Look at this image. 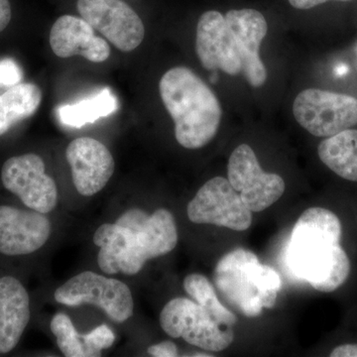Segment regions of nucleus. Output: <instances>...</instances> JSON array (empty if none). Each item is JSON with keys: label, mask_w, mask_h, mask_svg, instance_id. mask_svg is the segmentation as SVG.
<instances>
[{"label": "nucleus", "mask_w": 357, "mask_h": 357, "mask_svg": "<svg viewBox=\"0 0 357 357\" xmlns=\"http://www.w3.org/2000/svg\"><path fill=\"white\" fill-rule=\"evenodd\" d=\"M337 70V75H338V76H342V75L347 74L349 69H347V67H345L344 65H342L340 66V67L337 68V70Z\"/></svg>", "instance_id": "c756f323"}, {"label": "nucleus", "mask_w": 357, "mask_h": 357, "mask_svg": "<svg viewBox=\"0 0 357 357\" xmlns=\"http://www.w3.org/2000/svg\"><path fill=\"white\" fill-rule=\"evenodd\" d=\"M42 102L41 89L35 84L21 83L0 96V136L14 124L32 116Z\"/></svg>", "instance_id": "6ab92c4d"}, {"label": "nucleus", "mask_w": 357, "mask_h": 357, "mask_svg": "<svg viewBox=\"0 0 357 357\" xmlns=\"http://www.w3.org/2000/svg\"><path fill=\"white\" fill-rule=\"evenodd\" d=\"M296 121L317 137H330L357 124V100L319 89L301 91L293 103Z\"/></svg>", "instance_id": "39448f33"}, {"label": "nucleus", "mask_w": 357, "mask_h": 357, "mask_svg": "<svg viewBox=\"0 0 357 357\" xmlns=\"http://www.w3.org/2000/svg\"><path fill=\"white\" fill-rule=\"evenodd\" d=\"M342 223L333 211L311 208L294 225L287 262L296 276L312 288L331 293L351 273V261L340 244Z\"/></svg>", "instance_id": "f03ea898"}, {"label": "nucleus", "mask_w": 357, "mask_h": 357, "mask_svg": "<svg viewBox=\"0 0 357 357\" xmlns=\"http://www.w3.org/2000/svg\"><path fill=\"white\" fill-rule=\"evenodd\" d=\"M54 297L65 306L89 304L100 307L116 323H123L133 314V297L128 286L91 271L70 278L56 290Z\"/></svg>", "instance_id": "423d86ee"}, {"label": "nucleus", "mask_w": 357, "mask_h": 357, "mask_svg": "<svg viewBox=\"0 0 357 357\" xmlns=\"http://www.w3.org/2000/svg\"><path fill=\"white\" fill-rule=\"evenodd\" d=\"M196 51L204 69L222 70L229 76L241 73V62L236 39L225 15L208 10L197 26Z\"/></svg>", "instance_id": "f8f14e48"}, {"label": "nucleus", "mask_w": 357, "mask_h": 357, "mask_svg": "<svg viewBox=\"0 0 357 357\" xmlns=\"http://www.w3.org/2000/svg\"><path fill=\"white\" fill-rule=\"evenodd\" d=\"M257 256L248 249L236 248L220 258L213 281L225 302L244 316L255 318L262 312V303L251 277V264Z\"/></svg>", "instance_id": "9b49d317"}, {"label": "nucleus", "mask_w": 357, "mask_h": 357, "mask_svg": "<svg viewBox=\"0 0 357 357\" xmlns=\"http://www.w3.org/2000/svg\"><path fill=\"white\" fill-rule=\"evenodd\" d=\"M60 351L67 357H89L84 335H79L67 314H58L51 321Z\"/></svg>", "instance_id": "4be33fe9"}, {"label": "nucleus", "mask_w": 357, "mask_h": 357, "mask_svg": "<svg viewBox=\"0 0 357 357\" xmlns=\"http://www.w3.org/2000/svg\"><path fill=\"white\" fill-rule=\"evenodd\" d=\"M93 243L100 248L98 263L105 273L135 275L148 260L174 250L178 243L177 225L172 213L164 208L151 215L133 208L116 222L100 225Z\"/></svg>", "instance_id": "f257e3e1"}, {"label": "nucleus", "mask_w": 357, "mask_h": 357, "mask_svg": "<svg viewBox=\"0 0 357 357\" xmlns=\"http://www.w3.org/2000/svg\"><path fill=\"white\" fill-rule=\"evenodd\" d=\"M332 357H357V344H342L335 347L331 354Z\"/></svg>", "instance_id": "c85d7f7f"}, {"label": "nucleus", "mask_w": 357, "mask_h": 357, "mask_svg": "<svg viewBox=\"0 0 357 357\" xmlns=\"http://www.w3.org/2000/svg\"><path fill=\"white\" fill-rule=\"evenodd\" d=\"M1 181L4 188L30 210L48 213L57 206V185L45 172V163L39 155L28 153L6 160Z\"/></svg>", "instance_id": "1a4fd4ad"}, {"label": "nucleus", "mask_w": 357, "mask_h": 357, "mask_svg": "<svg viewBox=\"0 0 357 357\" xmlns=\"http://www.w3.org/2000/svg\"><path fill=\"white\" fill-rule=\"evenodd\" d=\"M81 17L122 52H131L144 39L137 13L122 0H77Z\"/></svg>", "instance_id": "9d476101"}, {"label": "nucleus", "mask_w": 357, "mask_h": 357, "mask_svg": "<svg viewBox=\"0 0 357 357\" xmlns=\"http://www.w3.org/2000/svg\"><path fill=\"white\" fill-rule=\"evenodd\" d=\"M318 154L326 167L344 180L357 182V130L345 129L319 143Z\"/></svg>", "instance_id": "a211bd4d"}, {"label": "nucleus", "mask_w": 357, "mask_h": 357, "mask_svg": "<svg viewBox=\"0 0 357 357\" xmlns=\"http://www.w3.org/2000/svg\"><path fill=\"white\" fill-rule=\"evenodd\" d=\"M77 191L91 197L102 191L114 173V157L105 145L91 137L73 140L66 150Z\"/></svg>", "instance_id": "ddd939ff"}, {"label": "nucleus", "mask_w": 357, "mask_h": 357, "mask_svg": "<svg viewBox=\"0 0 357 357\" xmlns=\"http://www.w3.org/2000/svg\"><path fill=\"white\" fill-rule=\"evenodd\" d=\"M225 17L236 39L241 72L250 86L260 88L267 79V70L259 55L268 31L264 15L256 9L243 8L227 11Z\"/></svg>", "instance_id": "4468645a"}, {"label": "nucleus", "mask_w": 357, "mask_h": 357, "mask_svg": "<svg viewBox=\"0 0 357 357\" xmlns=\"http://www.w3.org/2000/svg\"><path fill=\"white\" fill-rule=\"evenodd\" d=\"M288 1L294 8L307 10V9L314 8V7L321 6L328 1L345 2L351 1V0H288Z\"/></svg>", "instance_id": "bb28decb"}, {"label": "nucleus", "mask_w": 357, "mask_h": 357, "mask_svg": "<svg viewBox=\"0 0 357 357\" xmlns=\"http://www.w3.org/2000/svg\"><path fill=\"white\" fill-rule=\"evenodd\" d=\"M160 325L170 337H182L204 351H225L234 340L230 326L220 325L198 303L185 298L167 303L160 314Z\"/></svg>", "instance_id": "20e7f679"}, {"label": "nucleus", "mask_w": 357, "mask_h": 357, "mask_svg": "<svg viewBox=\"0 0 357 357\" xmlns=\"http://www.w3.org/2000/svg\"><path fill=\"white\" fill-rule=\"evenodd\" d=\"M232 187L241 194L249 210H266L283 196L286 185L281 176L265 173L252 148L241 144L234 150L227 165Z\"/></svg>", "instance_id": "6e6552de"}, {"label": "nucleus", "mask_w": 357, "mask_h": 357, "mask_svg": "<svg viewBox=\"0 0 357 357\" xmlns=\"http://www.w3.org/2000/svg\"><path fill=\"white\" fill-rule=\"evenodd\" d=\"M11 16L13 13L9 0H0V33L8 26Z\"/></svg>", "instance_id": "cd10ccee"}, {"label": "nucleus", "mask_w": 357, "mask_h": 357, "mask_svg": "<svg viewBox=\"0 0 357 357\" xmlns=\"http://www.w3.org/2000/svg\"><path fill=\"white\" fill-rule=\"evenodd\" d=\"M23 75L20 66L13 59L0 60V84L15 86L20 84Z\"/></svg>", "instance_id": "393cba45"}, {"label": "nucleus", "mask_w": 357, "mask_h": 357, "mask_svg": "<svg viewBox=\"0 0 357 357\" xmlns=\"http://www.w3.org/2000/svg\"><path fill=\"white\" fill-rule=\"evenodd\" d=\"M31 317L30 298L13 276L0 278V354H8L20 342Z\"/></svg>", "instance_id": "f3484780"}, {"label": "nucleus", "mask_w": 357, "mask_h": 357, "mask_svg": "<svg viewBox=\"0 0 357 357\" xmlns=\"http://www.w3.org/2000/svg\"><path fill=\"white\" fill-rule=\"evenodd\" d=\"M159 91L175 123L176 139L181 146L199 149L215 138L222 116L220 100L192 70H169L160 79Z\"/></svg>", "instance_id": "7ed1b4c3"}, {"label": "nucleus", "mask_w": 357, "mask_h": 357, "mask_svg": "<svg viewBox=\"0 0 357 357\" xmlns=\"http://www.w3.org/2000/svg\"><path fill=\"white\" fill-rule=\"evenodd\" d=\"M251 277L255 282L263 307L271 309L276 304L281 279L273 268L260 264L259 259L251 264Z\"/></svg>", "instance_id": "5701e85b"}, {"label": "nucleus", "mask_w": 357, "mask_h": 357, "mask_svg": "<svg viewBox=\"0 0 357 357\" xmlns=\"http://www.w3.org/2000/svg\"><path fill=\"white\" fill-rule=\"evenodd\" d=\"M148 354L154 357H175L178 356V349L174 342L166 340L150 347Z\"/></svg>", "instance_id": "a878e982"}, {"label": "nucleus", "mask_w": 357, "mask_h": 357, "mask_svg": "<svg viewBox=\"0 0 357 357\" xmlns=\"http://www.w3.org/2000/svg\"><path fill=\"white\" fill-rule=\"evenodd\" d=\"M119 109V100L112 89H103L100 93L72 105H61L57 109L59 119L70 128H82L102 117L109 116Z\"/></svg>", "instance_id": "aec40b11"}, {"label": "nucleus", "mask_w": 357, "mask_h": 357, "mask_svg": "<svg viewBox=\"0 0 357 357\" xmlns=\"http://www.w3.org/2000/svg\"><path fill=\"white\" fill-rule=\"evenodd\" d=\"M52 51L60 58L82 56L93 63L109 58L110 47L105 39L96 36L95 29L83 18L64 15L54 23L50 32Z\"/></svg>", "instance_id": "dca6fc26"}, {"label": "nucleus", "mask_w": 357, "mask_h": 357, "mask_svg": "<svg viewBox=\"0 0 357 357\" xmlns=\"http://www.w3.org/2000/svg\"><path fill=\"white\" fill-rule=\"evenodd\" d=\"M88 349L89 357L102 356L103 349H109L114 344L115 337L109 326H98L91 333L84 335Z\"/></svg>", "instance_id": "b1692460"}, {"label": "nucleus", "mask_w": 357, "mask_h": 357, "mask_svg": "<svg viewBox=\"0 0 357 357\" xmlns=\"http://www.w3.org/2000/svg\"><path fill=\"white\" fill-rule=\"evenodd\" d=\"M185 292L204 307L218 324L231 326L236 323L237 318L234 312L222 306L218 300L213 284L202 274H191L184 280Z\"/></svg>", "instance_id": "412c9836"}, {"label": "nucleus", "mask_w": 357, "mask_h": 357, "mask_svg": "<svg viewBox=\"0 0 357 357\" xmlns=\"http://www.w3.org/2000/svg\"><path fill=\"white\" fill-rule=\"evenodd\" d=\"M51 222L45 213L0 206V253L31 255L48 241Z\"/></svg>", "instance_id": "2eb2a0df"}, {"label": "nucleus", "mask_w": 357, "mask_h": 357, "mask_svg": "<svg viewBox=\"0 0 357 357\" xmlns=\"http://www.w3.org/2000/svg\"><path fill=\"white\" fill-rule=\"evenodd\" d=\"M187 213L192 222L236 231H244L252 223V211L243 203L229 178L222 177L208 181L188 204Z\"/></svg>", "instance_id": "0eeeda50"}]
</instances>
